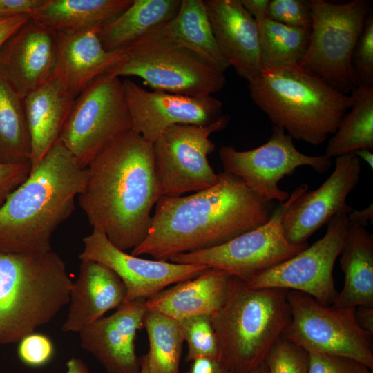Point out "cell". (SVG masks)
<instances>
[{"label": "cell", "mask_w": 373, "mask_h": 373, "mask_svg": "<svg viewBox=\"0 0 373 373\" xmlns=\"http://www.w3.org/2000/svg\"><path fill=\"white\" fill-rule=\"evenodd\" d=\"M272 207L273 202L223 171L209 188L186 196H162L145 239L131 254L169 261L179 254L215 247L265 224Z\"/></svg>", "instance_id": "1"}, {"label": "cell", "mask_w": 373, "mask_h": 373, "mask_svg": "<svg viewBox=\"0 0 373 373\" xmlns=\"http://www.w3.org/2000/svg\"><path fill=\"white\" fill-rule=\"evenodd\" d=\"M78 204L93 228L102 231L122 251L145 239L151 210L162 196L153 144L131 129L107 146L88 165Z\"/></svg>", "instance_id": "2"}, {"label": "cell", "mask_w": 373, "mask_h": 373, "mask_svg": "<svg viewBox=\"0 0 373 373\" xmlns=\"http://www.w3.org/2000/svg\"><path fill=\"white\" fill-rule=\"evenodd\" d=\"M88 178L58 140L0 207V253L52 251L51 237L75 209Z\"/></svg>", "instance_id": "3"}, {"label": "cell", "mask_w": 373, "mask_h": 373, "mask_svg": "<svg viewBox=\"0 0 373 373\" xmlns=\"http://www.w3.org/2000/svg\"><path fill=\"white\" fill-rule=\"evenodd\" d=\"M248 83L253 102L273 125L314 146L335 133L352 104L350 95L298 64L262 70Z\"/></svg>", "instance_id": "4"}, {"label": "cell", "mask_w": 373, "mask_h": 373, "mask_svg": "<svg viewBox=\"0 0 373 373\" xmlns=\"http://www.w3.org/2000/svg\"><path fill=\"white\" fill-rule=\"evenodd\" d=\"M73 282L55 252L0 253V344L19 343L70 301Z\"/></svg>", "instance_id": "5"}, {"label": "cell", "mask_w": 373, "mask_h": 373, "mask_svg": "<svg viewBox=\"0 0 373 373\" xmlns=\"http://www.w3.org/2000/svg\"><path fill=\"white\" fill-rule=\"evenodd\" d=\"M287 292L253 289L231 277L227 299L211 317L219 359L231 373H250L282 336L291 318Z\"/></svg>", "instance_id": "6"}, {"label": "cell", "mask_w": 373, "mask_h": 373, "mask_svg": "<svg viewBox=\"0 0 373 373\" xmlns=\"http://www.w3.org/2000/svg\"><path fill=\"white\" fill-rule=\"evenodd\" d=\"M309 2V41L298 66L347 95L356 86L352 58L370 12V3L367 0L343 3L324 0Z\"/></svg>", "instance_id": "7"}, {"label": "cell", "mask_w": 373, "mask_h": 373, "mask_svg": "<svg viewBox=\"0 0 373 373\" xmlns=\"http://www.w3.org/2000/svg\"><path fill=\"white\" fill-rule=\"evenodd\" d=\"M287 297L291 318L283 337L308 353L347 357L373 370V334L358 324L356 308L325 305L294 290Z\"/></svg>", "instance_id": "8"}, {"label": "cell", "mask_w": 373, "mask_h": 373, "mask_svg": "<svg viewBox=\"0 0 373 373\" xmlns=\"http://www.w3.org/2000/svg\"><path fill=\"white\" fill-rule=\"evenodd\" d=\"M132 129L123 81L109 73L95 79L73 102L59 140L82 168Z\"/></svg>", "instance_id": "9"}, {"label": "cell", "mask_w": 373, "mask_h": 373, "mask_svg": "<svg viewBox=\"0 0 373 373\" xmlns=\"http://www.w3.org/2000/svg\"><path fill=\"white\" fill-rule=\"evenodd\" d=\"M307 189L306 184L297 187L286 202L274 210L269 220L263 225L219 246L179 254L170 261L218 268L245 280L289 259L309 245L290 243L284 235L282 218L292 200Z\"/></svg>", "instance_id": "10"}, {"label": "cell", "mask_w": 373, "mask_h": 373, "mask_svg": "<svg viewBox=\"0 0 373 373\" xmlns=\"http://www.w3.org/2000/svg\"><path fill=\"white\" fill-rule=\"evenodd\" d=\"M108 73L139 77L154 90L189 97L212 95L226 84L224 73L194 52L156 45L129 47Z\"/></svg>", "instance_id": "11"}, {"label": "cell", "mask_w": 373, "mask_h": 373, "mask_svg": "<svg viewBox=\"0 0 373 373\" xmlns=\"http://www.w3.org/2000/svg\"><path fill=\"white\" fill-rule=\"evenodd\" d=\"M230 118L224 115L206 126L175 124L153 143L155 171L162 196H180L214 185L218 181L208 161L216 145L209 136L224 129Z\"/></svg>", "instance_id": "12"}, {"label": "cell", "mask_w": 373, "mask_h": 373, "mask_svg": "<svg viewBox=\"0 0 373 373\" xmlns=\"http://www.w3.org/2000/svg\"><path fill=\"white\" fill-rule=\"evenodd\" d=\"M219 156L224 171L240 178L260 197L280 203L286 202L290 195L278 187L283 178L291 175L301 166H310L323 173L332 164L331 158L325 154L310 156L300 152L291 137L274 125L271 137L264 144L248 151L222 146Z\"/></svg>", "instance_id": "13"}, {"label": "cell", "mask_w": 373, "mask_h": 373, "mask_svg": "<svg viewBox=\"0 0 373 373\" xmlns=\"http://www.w3.org/2000/svg\"><path fill=\"white\" fill-rule=\"evenodd\" d=\"M347 214L333 216L325 236L289 259L245 280L253 289L278 288L305 293L325 305L334 304L338 291L333 268L341 251Z\"/></svg>", "instance_id": "14"}, {"label": "cell", "mask_w": 373, "mask_h": 373, "mask_svg": "<svg viewBox=\"0 0 373 373\" xmlns=\"http://www.w3.org/2000/svg\"><path fill=\"white\" fill-rule=\"evenodd\" d=\"M81 261L101 263L115 272L125 285L124 301L147 299L166 287L196 277L208 266L149 260L129 254L115 247L99 229L82 240Z\"/></svg>", "instance_id": "15"}, {"label": "cell", "mask_w": 373, "mask_h": 373, "mask_svg": "<svg viewBox=\"0 0 373 373\" xmlns=\"http://www.w3.org/2000/svg\"><path fill=\"white\" fill-rule=\"evenodd\" d=\"M361 166V160L354 153L337 157L333 173L321 186L292 200L281 221L290 243L307 245V239L333 216L354 210L346 198L359 182Z\"/></svg>", "instance_id": "16"}, {"label": "cell", "mask_w": 373, "mask_h": 373, "mask_svg": "<svg viewBox=\"0 0 373 373\" xmlns=\"http://www.w3.org/2000/svg\"><path fill=\"white\" fill-rule=\"evenodd\" d=\"M123 84L132 129L152 144L173 125L206 126L224 115L222 102L212 95L189 97L149 91L130 79Z\"/></svg>", "instance_id": "17"}, {"label": "cell", "mask_w": 373, "mask_h": 373, "mask_svg": "<svg viewBox=\"0 0 373 373\" xmlns=\"http://www.w3.org/2000/svg\"><path fill=\"white\" fill-rule=\"evenodd\" d=\"M57 36L30 18L0 47V75L24 98L55 74Z\"/></svg>", "instance_id": "18"}, {"label": "cell", "mask_w": 373, "mask_h": 373, "mask_svg": "<svg viewBox=\"0 0 373 373\" xmlns=\"http://www.w3.org/2000/svg\"><path fill=\"white\" fill-rule=\"evenodd\" d=\"M146 299L124 301L111 316L102 317L79 334L83 349L102 364L107 373H140L141 358L135 339L144 327Z\"/></svg>", "instance_id": "19"}, {"label": "cell", "mask_w": 373, "mask_h": 373, "mask_svg": "<svg viewBox=\"0 0 373 373\" xmlns=\"http://www.w3.org/2000/svg\"><path fill=\"white\" fill-rule=\"evenodd\" d=\"M218 46L229 66L248 82L262 71L256 21L240 0L204 1Z\"/></svg>", "instance_id": "20"}, {"label": "cell", "mask_w": 373, "mask_h": 373, "mask_svg": "<svg viewBox=\"0 0 373 373\" xmlns=\"http://www.w3.org/2000/svg\"><path fill=\"white\" fill-rule=\"evenodd\" d=\"M100 28L56 32L57 59L55 74L75 98L98 77L108 73L126 50L108 52L99 37Z\"/></svg>", "instance_id": "21"}, {"label": "cell", "mask_w": 373, "mask_h": 373, "mask_svg": "<svg viewBox=\"0 0 373 373\" xmlns=\"http://www.w3.org/2000/svg\"><path fill=\"white\" fill-rule=\"evenodd\" d=\"M143 45L187 49L223 73L229 67L218 46L202 0H182L178 12L171 20L131 46Z\"/></svg>", "instance_id": "22"}, {"label": "cell", "mask_w": 373, "mask_h": 373, "mask_svg": "<svg viewBox=\"0 0 373 373\" xmlns=\"http://www.w3.org/2000/svg\"><path fill=\"white\" fill-rule=\"evenodd\" d=\"M126 294L124 284L111 269L97 262L81 261L62 330L80 332L107 312L119 307Z\"/></svg>", "instance_id": "23"}, {"label": "cell", "mask_w": 373, "mask_h": 373, "mask_svg": "<svg viewBox=\"0 0 373 373\" xmlns=\"http://www.w3.org/2000/svg\"><path fill=\"white\" fill-rule=\"evenodd\" d=\"M231 276L207 267L195 278L164 289L146 300V306L178 321L196 316L211 317L224 305Z\"/></svg>", "instance_id": "24"}, {"label": "cell", "mask_w": 373, "mask_h": 373, "mask_svg": "<svg viewBox=\"0 0 373 373\" xmlns=\"http://www.w3.org/2000/svg\"><path fill=\"white\" fill-rule=\"evenodd\" d=\"M74 99L56 74L23 98L30 136L31 170L59 140Z\"/></svg>", "instance_id": "25"}, {"label": "cell", "mask_w": 373, "mask_h": 373, "mask_svg": "<svg viewBox=\"0 0 373 373\" xmlns=\"http://www.w3.org/2000/svg\"><path fill=\"white\" fill-rule=\"evenodd\" d=\"M340 255L345 283L334 305L372 307L373 236L365 227L349 222Z\"/></svg>", "instance_id": "26"}, {"label": "cell", "mask_w": 373, "mask_h": 373, "mask_svg": "<svg viewBox=\"0 0 373 373\" xmlns=\"http://www.w3.org/2000/svg\"><path fill=\"white\" fill-rule=\"evenodd\" d=\"M182 0H133L119 15L102 26L99 37L108 52L126 50L146 34L171 20Z\"/></svg>", "instance_id": "27"}, {"label": "cell", "mask_w": 373, "mask_h": 373, "mask_svg": "<svg viewBox=\"0 0 373 373\" xmlns=\"http://www.w3.org/2000/svg\"><path fill=\"white\" fill-rule=\"evenodd\" d=\"M133 0H46L30 18L55 32L102 26L123 12Z\"/></svg>", "instance_id": "28"}, {"label": "cell", "mask_w": 373, "mask_h": 373, "mask_svg": "<svg viewBox=\"0 0 373 373\" xmlns=\"http://www.w3.org/2000/svg\"><path fill=\"white\" fill-rule=\"evenodd\" d=\"M352 104L329 139L325 155H345L361 149H373V85L356 86Z\"/></svg>", "instance_id": "29"}, {"label": "cell", "mask_w": 373, "mask_h": 373, "mask_svg": "<svg viewBox=\"0 0 373 373\" xmlns=\"http://www.w3.org/2000/svg\"><path fill=\"white\" fill-rule=\"evenodd\" d=\"M30 152L23 98L0 75V164L30 162Z\"/></svg>", "instance_id": "30"}, {"label": "cell", "mask_w": 373, "mask_h": 373, "mask_svg": "<svg viewBox=\"0 0 373 373\" xmlns=\"http://www.w3.org/2000/svg\"><path fill=\"white\" fill-rule=\"evenodd\" d=\"M144 327L149 341V350L144 355L149 373H180L184 341L180 321L148 309Z\"/></svg>", "instance_id": "31"}, {"label": "cell", "mask_w": 373, "mask_h": 373, "mask_svg": "<svg viewBox=\"0 0 373 373\" xmlns=\"http://www.w3.org/2000/svg\"><path fill=\"white\" fill-rule=\"evenodd\" d=\"M256 22L262 70L299 63L307 48L310 30L286 26L267 17Z\"/></svg>", "instance_id": "32"}, {"label": "cell", "mask_w": 373, "mask_h": 373, "mask_svg": "<svg viewBox=\"0 0 373 373\" xmlns=\"http://www.w3.org/2000/svg\"><path fill=\"white\" fill-rule=\"evenodd\" d=\"M179 321L188 345L186 361L204 357L219 359L218 343L210 316H196Z\"/></svg>", "instance_id": "33"}, {"label": "cell", "mask_w": 373, "mask_h": 373, "mask_svg": "<svg viewBox=\"0 0 373 373\" xmlns=\"http://www.w3.org/2000/svg\"><path fill=\"white\" fill-rule=\"evenodd\" d=\"M263 363L267 373H308L309 353L282 336L270 348Z\"/></svg>", "instance_id": "34"}, {"label": "cell", "mask_w": 373, "mask_h": 373, "mask_svg": "<svg viewBox=\"0 0 373 373\" xmlns=\"http://www.w3.org/2000/svg\"><path fill=\"white\" fill-rule=\"evenodd\" d=\"M352 64L356 85H373V15L369 12L354 48Z\"/></svg>", "instance_id": "35"}, {"label": "cell", "mask_w": 373, "mask_h": 373, "mask_svg": "<svg viewBox=\"0 0 373 373\" xmlns=\"http://www.w3.org/2000/svg\"><path fill=\"white\" fill-rule=\"evenodd\" d=\"M266 17L286 26L310 30V2L306 0H269Z\"/></svg>", "instance_id": "36"}, {"label": "cell", "mask_w": 373, "mask_h": 373, "mask_svg": "<svg viewBox=\"0 0 373 373\" xmlns=\"http://www.w3.org/2000/svg\"><path fill=\"white\" fill-rule=\"evenodd\" d=\"M54 352V345L50 338L35 332L23 337L19 342L17 348L19 360L32 367L46 365L52 359Z\"/></svg>", "instance_id": "37"}, {"label": "cell", "mask_w": 373, "mask_h": 373, "mask_svg": "<svg viewBox=\"0 0 373 373\" xmlns=\"http://www.w3.org/2000/svg\"><path fill=\"white\" fill-rule=\"evenodd\" d=\"M308 373H372V370L347 357L309 353Z\"/></svg>", "instance_id": "38"}, {"label": "cell", "mask_w": 373, "mask_h": 373, "mask_svg": "<svg viewBox=\"0 0 373 373\" xmlns=\"http://www.w3.org/2000/svg\"><path fill=\"white\" fill-rule=\"evenodd\" d=\"M30 171V162L0 164V207L8 196L26 180Z\"/></svg>", "instance_id": "39"}, {"label": "cell", "mask_w": 373, "mask_h": 373, "mask_svg": "<svg viewBox=\"0 0 373 373\" xmlns=\"http://www.w3.org/2000/svg\"><path fill=\"white\" fill-rule=\"evenodd\" d=\"M46 1V0H0V17L27 15L31 17Z\"/></svg>", "instance_id": "40"}, {"label": "cell", "mask_w": 373, "mask_h": 373, "mask_svg": "<svg viewBox=\"0 0 373 373\" xmlns=\"http://www.w3.org/2000/svg\"><path fill=\"white\" fill-rule=\"evenodd\" d=\"M191 363L187 373H231L218 358H199Z\"/></svg>", "instance_id": "41"}, {"label": "cell", "mask_w": 373, "mask_h": 373, "mask_svg": "<svg viewBox=\"0 0 373 373\" xmlns=\"http://www.w3.org/2000/svg\"><path fill=\"white\" fill-rule=\"evenodd\" d=\"M30 18L27 15L0 17V47L22 24Z\"/></svg>", "instance_id": "42"}, {"label": "cell", "mask_w": 373, "mask_h": 373, "mask_svg": "<svg viewBox=\"0 0 373 373\" xmlns=\"http://www.w3.org/2000/svg\"><path fill=\"white\" fill-rule=\"evenodd\" d=\"M355 317L359 326L373 334V307L358 306L355 309Z\"/></svg>", "instance_id": "43"}, {"label": "cell", "mask_w": 373, "mask_h": 373, "mask_svg": "<svg viewBox=\"0 0 373 373\" xmlns=\"http://www.w3.org/2000/svg\"><path fill=\"white\" fill-rule=\"evenodd\" d=\"M240 1L256 21L266 17L269 0H240Z\"/></svg>", "instance_id": "44"}, {"label": "cell", "mask_w": 373, "mask_h": 373, "mask_svg": "<svg viewBox=\"0 0 373 373\" xmlns=\"http://www.w3.org/2000/svg\"><path fill=\"white\" fill-rule=\"evenodd\" d=\"M350 222H352L365 227L370 221L373 220V204L371 203L367 207L361 210H353L347 214Z\"/></svg>", "instance_id": "45"}, {"label": "cell", "mask_w": 373, "mask_h": 373, "mask_svg": "<svg viewBox=\"0 0 373 373\" xmlns=\"http://www.w3.org/2000/svg\"><path fill=\"white\" fill-rule=\"evenodd\" d=\"M65 373H90L87 365L79 358H72L66 363Z\"/></svg>", "instance_id": "46"}, {"label": "cell", "mask_w": 373, "mask_h": 373, "mask_svg": "<svg viewBox=\"0 0 373 373\" xmlns=\"http://www.w3.org/2000/svg\"><path fill=\"white\" fill-rule=\"evenodd\" d=\"M354 153L361 160H363L370 166L371 169H373V153L369 149H361L356 150Z\"/></svg>", "instance_id": "47"}, {"label": "cell", "mask_w": 373, "mask_h": 373, "mask_svg": "<svg viewBox=\"0 0 373 373\" xmlns=\"http://www.w3.org/2000/svg\"><path fill=\"white\" fill-rule=\"evenodd\" d=\"M250 373H267V372L265 365L264 363H262L254 368Z\"/></svg>", "instance_id": "48"}, {"label": "cell", "mask_w": 373, "mask_h": 373, "mask_svg": "<svg viewBox=\"0 0 373 373\" xmlns=\"http://www.w3.org/2000/svg\"><path fill=\"white\" fill-rule=\"evenodd\" d=\"M140 373H149L144 356L141 358V369Z\"/></svg>", "instance_id": "49"}]
</instances>
